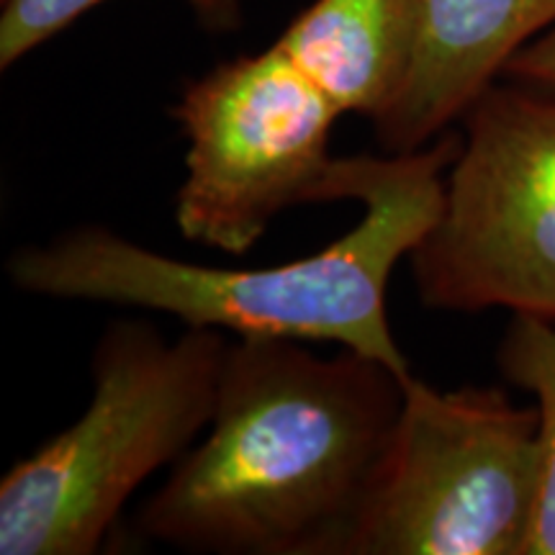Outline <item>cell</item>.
Masks as SVG:
<instances>
[{"mask_svg": "<svg viewBox=\"0 0 555 555\" xmlns=\"http://www.w3.org/2000/svg\"><path fill=\"white\" fill-rule=\"evenodd\" d=\"M540 476L538 406L496 386L437 391L412 373L337 555H525Z\"/></svg>", "mask_w": 555, "mask_h": 555, "instance_id": "4", "label": "cell"}, {"mask_svg": "<svg viewBox=\"0 0 555 555\" xmlns=\"http://www.w3.org/2000/svg\"><path fill=\"white\" fill-rule=\"evenodd\" d=\"M404 378L345 347L319 358L296 339L237 337L204 437L144 502L139 532L198 555H337Z\"/></svg>", "mask_w": 555, "mask_h": 555, "instance_id": "1", "label": "cell"}, {"mask_svg": "<svg viewBox=\"0 0 555 555\" xmlns=\"http://www.w3.org/2000/svg\"><path fill=\"white\" fill-rule=\"evenodd\" d=\"M425 0H314L278 44L345 114L378 121L414 65Z\"/></svg>", "mask_w": 555, "mask_h": 555, "instance_id": "8", "label": "cell"}, {"mask_svg": "<svg viewBox=\"0 0 555 555\" xmlns=\"http://www.w3.org/2000/svg\"><path fill=\"white\" fill-rule=\"evenodd\" d=\"M343 116L281 44L221 62L183 88L185 180L176 227L185 242L245 255L275 217L335 201L343 157L330 137Z\"/></svg>", "mask_w": 555, "mask_h": 555, "instance_id": "6", "label": "cell"}, {"mask_svg": "<svg viewBox=\"0 0 555 555\" xmlns=\"http://www.w3.org/2000/svg\"><path fill=\"white\" fill-rule=\"evenodd\" d=\"M227 347L214 327L165 339L150 322L111 324L86 412L0 481V553H99L129 496L206 433Z\"/></svg>", "mask_w": 555, "mask_h": 555, "instance_id": "3", "label": "cell"}, {"mask_svg": "<svg viewBox=\"0 0 555 555\" xmlns=\"http://www.w3.org/2000/svg\"><path fill=\"white\" fill-rule=\"evenodd\" d=\"M504 78L555 86V29L525 47L504 69Z\"/></svg>", "mask_w": 555, "mask_h": 555, "instance_id": "11", "label": "cell"}, {"mask_svg": "<svg viewBox=\"0 0 555 555\" xmlns=\"http://www.w3.org/2000/svg\"><path fill=\"white\" fill-rule=\"evenodd\" d=\"M551 29L555 0H425L409 78L397 103L373 121L380 150H422L446 134Z\"/></svg>", "mask_w": 555, "mask_h": 555, "instance_id": "7", "label": "cell"}, {"mask_svg": "<svg viewBox=\"0 0 555 555\" xmlns=\"http://www.w3.org/2000/svg\"><path fill=\"white\" fill-rule=\"evenodd\" d=\"M409 268L427 309L555 322V86L502 78L463 114L440 214Z\"/></svg>", "mask_w": 555, "mask_h": 555, "instance_id": "5", "label": "cell"}, {"mask_svg": "<svg viewBox=\"0 0 555 555\" xmlns=\"http://www.w3.org/2000/svg\"><path fill=\"white\" fill-rule=\"evenodd\" d=\"M103 3L108 0H0V69H11ZM183 3L193 11L201 29L211 34L240 31L245 21V0Z\"/></svg>", "mask_w": 555, "mask_h": 555, "instance_id": "10", "label": "cell"}, {"mask_svg": "<svg viewBox=\"0 0 555 555\" xmlns=\"http://www.w3.org/2000/svg\"><path fill=\"white\" fill-rule=\"evenodd\" d=\"M457 147L461 131L448 129L422 150L343 157L337 201H360L363 219L322 253L286 266H198L88 224L16 249L9 278L34 296L159 311L185 327L335 343L409 376L388 324V283L435 224Z\"/></svg>", "mask_w": 555, "mask_h": 555, "instance_id": "2", "label": "cell"}, {"mask_svg": "<svg viewBox=\"0 0 555 555\" xmlns=\"http://www.w3.org/2000/svg\"><path fill=\"white\" fill-rule=\"evenodd\" d=\"M504 380L535 399L540 416L543 476L525 555H555V322L512 314L496 350Z\"/></svg>", "mask_w": 555, "mask_h": 555, "instance_id": "9", "label": "cell"}]
</instances>
